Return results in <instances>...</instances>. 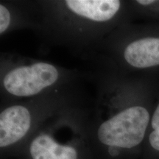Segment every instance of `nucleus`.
Masks as SVG:
<instances>
[{"label": "nucleus", "instance_id": "1", "mask_svg": "<svg viewBox=\"0 0 159 159\" xmlns=\"http://www.w3.org/2000/svg\"><path fill=\"white\" fill-rule=\"evenodd\" d=\"M150 122V114L142 106L126 108L105 121L97 136L102 144L119 148H132L142 142Z\"/></svg>", "mask_w": 159, "mask_h": 159}, {"label": "nucleus", "instance_id": "2", "mask_svg": "<svg viewBox=\"0 0 159 159\" xmlns=\"http://www.w3.org/2000/svg\"><path fill=\"white\" fill-rule=\"evenodd\" d=\"M58 77V71L54 66L37 62L11 69L4 77L3 85L13 96L31 97L54 85Z\"/></svg>", "mask_w": 159, "mask_h": 159}, {"label": "nucleus", "instance_id": "3", "mask_svg": "<svg viewBox=\"0 0 159 159\" xmlns=\"http://www.w3.org/2000/svg\"><path fill=\"white\" fill-rule=\"evenodd\" d=\"M31 114L21 105L10 106L0 114V147L15 144L25 136L30 128Z\"/></svg>", "mask_w": 159, "mask_h": 159}, {"label": "nucleus", "instance_id": "4", "mask_svg": "<svg viewBox=\"0 0 159 159\" xmlns=\"http://www.w3.org/2000/svg\"><path fill=\"white\" fill-rule=\"evenodd\" d=\"M67 8L77 16L96 22H105L112 19L118 13L121 2L117 0H68Z\"/></svg>", "mask_w": 159, "mask_h": 159}, {"label": "nucleus", "instance_id": "5", "mask_svg": "<svg viewBox=\"0 0 159 159\" xmlns=\"http://www.w3.org/2000/svg\"><path fill=\"white\" fill-rule=\"evenodd\" d=\"M126 62L135 68L144 69L159 65V38L134 41L124 52Z\"/></svg>", "mask_w": 159, "mask_h": 159}, {"label": "nucleus", "instance_id": "6", "mask_svg": "<svg viewBox=\"0 0 159 159\" xmlns=\"http://www.w3.org/2000/svg\"><path fill=\"white\" fill-rule=\"evenodd\" d=\"M33 159H77L74 148L60 144L47 134L37 136L30 145Z\"/></svg>", "mask_w": 159, "mask_h": 159}, {"label": "nucleus", "instance_id": "7", "mask_svg": "<svg viewBox=\"0 0 159 159\" xmlns=\"http://www.w3.org/2000/svg\"><path fill=\"white\" fill-rule=\"evenodd\" d=\"M151 125L153 128V131L150 134L149 141L152 148L159 151V104L152 117Z\"/></svg>", "mask_w": 159, "mask_h": 159}, {"label": "nucleus", "instance_id": "8", "mask_svg": "<svg viewBox=\"0 0 159 159\" xmlns=\"http://www.w3.org/2000/svg\"><path fill=\"white\" fill-rule=\"evenodd\" d=\"M11 23V14L8 9L2 4L0 5V34L2 35L8 29Z\"/></svg>", "mask_w": 159, "mask_h": 159}, {"label": "nucleus", "instance_id": "9", "mask_svg": "<svg viewBox=\"0 0 159 159\" xmlns=\"http://www.w3.org/2000/svg\"><path fill=\"white\" fill-rule=\"evenodd\" d=\"M137 2L142 5H149L155 2V1H152V0H139V1H137Z\"/></svg>", "mask_w": 159, "mask_h": 159}]
</instances>
